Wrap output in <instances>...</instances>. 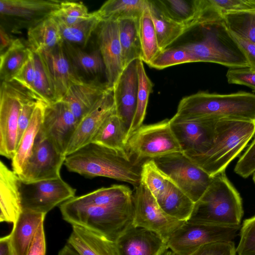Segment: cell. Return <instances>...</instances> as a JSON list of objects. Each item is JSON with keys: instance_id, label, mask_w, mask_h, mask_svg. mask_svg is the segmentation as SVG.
I'll use <instances>...</instances> for the list:
<instances>
[{"instance_id": "cell-19", "label": "cell", "mask_w": 255, "mask_h": 255, "mask_svg": "<svg viewBox=\"0 0 255 255\" xmlns=\"http://www.w3.org/2000/svg\"><path fill=\"white\" fill-rule=\"evenodd\" d=\"M98 28V49L105 65L106 82L113 89L124 69L118 21H102Z\"/></svg>"}, {"instance_id": "cell-36", "label": "cell", "mask_w": 255, "mask_h": 255, "mask_svg": "<svg viewBox=\"0 0 255 255\" xmlns=\"http://www.w3.org/2000/svg\"><path fill=\"white\" fill-rule=\"evenodd\" d=\"M138 30L142 50V60L147 65L161 51L148 5L138 18Z\"/></svg>"}, {"instance_id": "cell-28", "label": "cell", "mask_w": 255, "mask_h": 255, "mask_svg": "<svg viewBox=\"0 0 255 255\" xmlns=\"http://www.w3.org/2000/svg\"><path fill=\"white\" fill-rule=\"evenodd\" d=\"M45 104L38 101L29 124L24 131L12 159L13 171L18 175L31 155L36 137L39 131Z\"/></svg>"}, {"instance_id": "cell-10", "label": "cell", "mask_w": 255, "mask_h": 255, "mask_svg": "<svg viewBox=\"0 0 255 255\" xmlns=\"http://www.w3.org/2000/svg\"><path fill=\"white\" fill-rule=\"evenodd\" d=\"M159 168L196 203L210 185L212 177L183 152L153 159Z\"/></svg>"}, {"instance_id": "cell-31", "label": "cell", "mask_w": 255, "mask_h": 255, "mask_svg": "<svg viewBox=\"0 0 255 255\" xmlns=\"http://www.w3.org/2000/svg\"><path fill=\"white\" fill-rule=\"evenodd\" d=\"M137 20L138 18H127L118 21L124 68L135 60H142Z\"/></svg>"}, {"instance_id": "cell-32", "label": "cell", "mask_w": 255, "mask_h": 255, "mask_svg": "<svg viewBox=\"0 0 255 255\" xmlns=\"http://www.w3.org/2000/svg\"><path fill=\"white\" fill-rule=\"evenodd\" d=\"M32 54L27 43L16 38L10 47L0 55V81L12 80Z\"/></svg>"}, {"instance_id": "cell-44", "label": "cell", "mask_w": 255, "mask_h": 255, "mask_svg": "<svg viewBox=\"0 0 255 255\" xmlns=\"http://www.w3.org/2000/svg\"><path fill=\"white\" fill-rule=\"evenodd\" d=\"M238 255H255V215L245 219L240 228Z\"/></svg>"}, {"instance_id": "cell-39", "label": "cell", "mask_w": 255, "mask_h": 255, "mask_svg": "<svg viewBox=\"0 0 255 255\" xmlns=\"http://www.w3.org/2000/svg\"><path fill=\"white\" fill-rule=\"evenodd\" d=\"M137 73L138 86L135 112L128 132L127 141L130 135L142 125L145 117L150 94L152 91L153 84L147 75L143 61L138 60Z\"/></svg>"}, {"instance_id": "cell-21", "label": "cell", "mask_w": 255, "mask_h": 255, "mask_svg": "<svg viewBox=\"0 0 255 255\" xmlns=\"http://www.w3.org/2000/svg\"><path fill=\"white\" fill-rule=\"evenodd\" d=\"M118 255H162L167 242L156 233L133 225L115 242Z\"/></svg>"}, {"instance_id": "cell-45", "label": "cell", "mask_w": 255, "mask_h": 255, "mask_svg": "<svg viewBox=\"0 0 255 255\" xmlns=\"http://www.w3.org/2000/svg\"><path fill=\"white\" fill-rule=\"evenodd\" d=\"M222 14L232 12H255V0H210Z\"/></svg>"}, {"instance_id": "cell-48", "label": "cell", "mask_w": 255, "mask_h": 255, "mask_svg": "<svg viewBox=\"0 0 255 255\" xmlns=\"http://www.w3.org/2000/svg\"><path fill=\"white\" fill-rule=\"evenodd\" d=\"M234 242H224L203 245L190 255H236Z\"/></svg>"}, {"instance_id": "cell-56", "label": "cell", "mask_w": 255, "mask_h": 255, "mask_svg": "<svg viewBox=\"0 0 255 255\" xmlns=\"http://www.w3.org/2000/svg\"><path fill=\"white\" fill-rule=\"evenodd\" d=\"M162 255H178L171 251H167Z\"/></svg>"}, {"instance_id": "cell-13", "label": "cell", "mask_w": 255, "mask_h": 255, "mask_svg": "<svg viewBox=\"0 0 255 255\" xmlns=\"http://www.w3.org/2000/svg\"><path fill=\"white\" fill-rule=\"evenodd\" d=\"M219 119L204 117L179 119L173 117L170 126L182 152L188 157L205 153L212 146Z\"/></svg>"}, {"instance_id": "cell-8", "label": "cell", "mask_w": 255, "mask_h": 255, "mask_svg": "<svg viewBox=\"0 0 255 255\" xmlns=\"http://www.w3.org/2000/svg\"><path fill=\"white\" fill-rule=\"evenodd\" d=\"M31 99H35L15 81H1L0 154L7 158L12 159L16 152L18 122L22 105Z\"/></svg>"}, {"instance_id": "cell-2", "label": "cell", "mask_w": 255, "mask_h": 255, "mask_svg": "<svg viewBox=\"0 0 255 255\" xmlns=\"http://www.w3.org/2000/svg\"><path fill=\"white\" fill-rule=\"evenodd\" d=\"M193 29L197 32L194 40L179 45L197 62L214 63L229 69L249 67L218 10Z\"/></svg>"}, {"instance_id": "cell-38", "label": "cell", "mask_w": 255, "mask_h": 255, "mask_svg": "<svg viewBox=\"0 0 255 255\" xmlns=\"http://www.w3.org/2000/svg\"><path fill=\"white\" fill-rule=\"evenodd\" d=\"M32 53L35 65V78L32 91L33 97L47 105L58 101L41 54L40 52Z\"/></svg>"}, {"instance_id": "cell-34", "label": "cell", "mask_w": 255, "mask_h": 255, "mask_svg": "<svg viewBox=\"0 0 255 255\" xmlns=\"http://www.w3.org/2000/svg\"><path fill=\"white\" fill-rule=\"evenodd\" d=\"M148 5V0H109L96 11L102 21L137 19Z\"/></svg>"}, {"instance_id": "cell-27", "label": "cell", "mask_w": 255, "mask_h": 255, "mask_svg": "<svg viewBox=\"0 0 255 255\" xmlns=\"http://www.w3.org/2000/svg\"><path fill=\"white\" fill-rule=\"evenodd\" d=\"M127 128L115 111L105 120L91 142L129 155L127 148Z\"/></svg>"}, {"instance_id": "cell-29", "label": "cell", "mask_w": 255, "mask_h": 255, "mask_svg": "<svg viewBox=\"0 0 255 255\" xmlns=\"http://www.w3.org/2000/svg\"><path fill=\"white\" fill-rule=\"evenodd\" d=\"M26 43L32 52L53 48L63 41L57 22L50 16L27 29Z\"/></svg>"}, {"instance_id": "cell-35", "label": "cell", "mask_w": 255, "mask_h": 255, "mask_svg": "<svg viewBox=\"0 0 255 255\" xmlns=\"http://www.w3.org/2000/svg\"><path fill=\"white\" fill-rule=\"evenodd\" d=\"M148 2L158 46L161 51L169 47L172 43L188 31L185 26L173 21L164 16L151 0H148Z\"/></svg>"}, {"instance_id": "cell-23", "label": "cell", "mask_w": 255, "mask_h": 255, "mask_svg": "<svg viewBox=\"0 0 255 255\" xmlns=\"http://www.w3.org/2000/svg\"><path fill=\"white\" fill-rule=\"evenodd\" d=\"M20 179L1 161L0 162V221L14 223L22 212Z\"/></svg>"}, {"instance_id": "cell-6", "label": "cell", "mask_w": 255, "mask_h": 255, "mask_svg": "<svg viewBox=\"0 0 255 255\" xmlns=\"http://www.w3.org/2000/svg\"><path fill=\"white\" fill-rule=\"evenodd\" d=\"M63 219L115 242L133 225V202L120 204L91 203L77 207L60 205Z\"/></svg>"}, {"instance_id": "cell-20", "label": "cell", "mask_w": 255, "mask_h": 255, "mask_svg": "<svg viewBox=\"0 0 255 255\" xmlns=\"http://www.w3.org/2000/svg\"><path fill=\"white\" fill-rule=\"evenodd\" d=\"M63 42L52 49L40 52L52 81L57 101L63 98L70 86L84 80L67 57Z\"/></svg>"}, {"instance_id": "cell-30", "label": "cell", "mask_w": 255, "mask_h": 255, "mask_svg": "<svg viewBox=\"0 0 255 255\" xmlns=\"http://www.w3.org/2000/svg\"><path fill=\"white\" fill-rule=\"evenodd\" d=\"M156 200L165 213L184 221L190 218L195 204L170 179L166 190Z\"/></svg>"}, {"instance_id": "cell-16", "label": "cell", "mask_w": 255, "mask_h": 255, "mask_svg": "<svg viewBox=\"0 0 255 255\" xmlns=\"http://www.w3.org/2000/svg\"><path fill=\"white\" fill-rule=\"evenodd\" d=\"M78 123L68 105L62 100L45 104L40 131L57 151L66 152Z\"/></svg>"}, {"instance_id": "cell-17", "label": "cell", "mask_w": 255, "mask_h": 255, "mask_svg": "<svg viewBox=\"0 0 255 255\" xmlns=\"http://www.w3.org/2000/svg\"><path fill=\"white\" fill-rule=\"evenodd\" d=\"M138 60L132 61L124 68L113 87L115 112L124 124L128 134L136 107Z\"/></svg>"}, {"instance_id": "cell-15", "label": "cell", "mask_w": 255, "mask_h": 255, "mask_svg": "<svg viewBox=\"0 0 255 255\" xmlns=\"http://www.w3.org/2000/svg\"><path fill=\"white\" fill-rule=\"evenodd\" d=\"M61 2L57 0H0V18L15 30L28 29L50 17Z\"/></svg>"}, {"instance_id": "cell-51", "label": "cell", "mask_w": 255, "mask_h": 255, "mask_svg": "<svg viewBox=\"0 0 255 255\" xmlns=\"http://www.w3.org/2000/svg\"><path fill=\"white\" fill-rule=\"evenodd\" d=\"M230 33L246 57L249 68L255 71V43Z\"/></svg>"}, {"instance_id": "cell-40", "label": "cell", "mask_w": 255, "mask_h": 255, "mask_svg": "<svg viewBox=\"0 0 255 255\" xmlns=\"http://www.w3.org/2000/svg\"><path fill=\"white\" fill-rule=\"evenodd\" d=\"M223 16L231 33L255 43V12L227 13Z\"/></svg>"}, {"instance_id": "cell-7", "label": "cell", "mask_w": 255, "mask_h": 255, "mask_svg": "<svg viewBox=\"0 0 255 255\" xmlns=\"http://www.w3.org/2000/svg\"><path fill=\"white\" fill-rule=\"evenodd\" d=\"M127 148L130 156L139 163L145 159L182 152L168 119L142 125L129 137Z\"/></svg>"}, {"instance_id": "cell-12", "label": "cell", "mask_w": 255, "mask_h": 255, "mask_svg": "<svg viewBox=\"0 0 255 255\" xmlns=\"http://www.w3.org/2000/svg\"><path fill=\"white\" fill-rule=\"evenodd\" d=\"M22 211L46 214L75 197L76 190L61 177L26 183L20 181Z\"/></svg>"}, {"instance_id": "cell-42", "label": "cell", "mask_w": 255, "mask_h": 255, "mask_svg": "<svg viewBox=\"0 0 255 255\" xmlns=\"http://www.w3.org/2000/svg\"><path fill=\"white\" fill-rule=\"evenodd\" d=\"M91 13L82 2L65 0L61 1L59 8L50 16L59 25L70 26L86 19Z\"/></svg>"}, {"instance_id": "cell-50", "label": "cell", "mask_w": 255, "mask_h": 255, "mask_svg": "<svg viewBox=\"0 0 255 255\" xmlns=\"http://www.w3.org/2000/svg\"><path fill=\"white\" fill-rule=\"evenodd\" d=\"M34 78L35 65L32 53L31 57L26 62L12 80H14L18 83L27 90L32 95Z\"/></svg>"}, {"instance_id": "cell-37", "label": "cell", "mask_w": 255, "mask_h": 255, "mask_svg": "<svg viewBox=\"0 0 255 255\" xmlns=\"http://www.w3.org/2000/svg\"><path fill=\"white\" fill-rule=\"evenodd\" d=\"M102 20L97 11L91 12L86 19L70 26H59L62 40L79 47L85 46L93 32Z\"/></svg>"}, {"instance_id": "cell-1", "label": "cell", "mask_w": 255, "mask_h": 255, "mask_svg": "<svg viewBox=\"0 0 255 255\" xmlns=\"http://www.w3.org/2000/svg\"><path fill=\"white\" fill-rule=\"evenodd\" d=\"M64 164L69 171L88 178L108 177L134 187L140 183L142 163L128 155L94 142L66 156Z\"/></svg>"}, {"instance_id": "cell-24", "label": "cell", "mask_w": 255, "mask_h": 255, "mask_svg": "<svg viewBox=\"0 0 255 255\" xmlns=\"http://www.w3.org/2000/svg\"><path fill=\"white\" fill-rule=\"evenodd\" d=\"M67 243L79 255H118L115 242L78 226H72Z\"/></svg>"}, {"instance_id": "cell-11", "label": "cell", "mask_w": 255, "mask_h": 255, "mask_svg": "<svg viewBox=\"0 0 255 255\" xmlns=\"http://www.w3.org/2000/svg\"><path fill=\"white\" fill-rule=\"evenodd\" d=\"M133 195V225L150 230L167 242L185 221L165 213L148 188L141 182L134 187Z\"/></svg>"}, {"instance_id": "cell-5", "label": "cell", "mask_w": 255, "mask_h": 255, "mask_svg": "<svg viewBox=\"0 0 255 255\" xmlns=\"http://www.w3.org/2000/svg\"><path fill=\"white\" fill-rule=\"evenodd\" d=\"M173 117L255 121V94L243 91L229 94L199 92L183 98Z\"/></svg>"}, {"instance_id": "cell-22", "label": "cell", "mask_w": 255, "mask_h": 255, "mask_svg": "<svg viewBox=\"0 0 255 255\" xmlns=\"http://www.w3.org/2000/svg\"><path fill=\"white\" fill-rule=\"evenodd\" d=\"M110 89L106 82L98 78L74 84L61 100L68 105L78 121L91 110L97 101Z\"/></svg>"}, {"instance_id": "cell-26", "label": "cell", "mask_w": 255, "mask_h": 255, "mask_svg": "<svg viewBox=\"0 0 255 255\" xmlns=\"http://www.w3.org/2000/svg\"><path fill=\"white\" fill-rule=\"evenodd\" d=\"M46 214L22 211L10 232L13 255H26L37 230Z\"/></svg>"}, {"instance_id": "cell-43", "label": "cell", "mask_w": 255, "mask_h": 255, "mask_svg": "<svg viewBox=\"0 0 255 255\" xmlns=\"http://www.w3.org/2000/svg\"><path fill=\"white\" fill-rule=\"evenodd\" d=\"M197 62L191 53L178 45L160 51L148 65L160 70L176 65Z\"/></svg>"}, {"instance_id": "cell-49", "label": "cell", "mask_w": 255, "mask_h": 255, "mask_svg": "<svg viewBox=\"0 0 255 255\" xmlns=\"http://www.w3.org/2000/svg\"><path fill=\"white\" fill-rule=\"evenodd\" d=\"M37 101L35 99H31L24 102L22 105L18 122L16 149L24 131L29 124Z\"/></svg>"}, {"instance_id": "cell-54", "label": "cell", "mask_w": 255, "mask_h": 255, "mask_svg": "<svg viewBox=\"0 0 255 255\" xmlns=\"http://www.w3.org/2000/svg\"><path fill=\"white\" fill-rule=\"evenodd\" d=\"M0 255H13L10 234L0 239Z\"/></svg>"}, {"instance_id": "cell-3", "label": "cell", "mask_w": 255, "mask_h": 255, "mask_svg": "<svg viewBox=\"0 0 255 255\" xmlns=\"http://www.w3.org/2000/svg\"><path fill=\"white\" fill-rule=\"evenodd\" d=\"M255 134V121L219 119L211 148L203 154L188 157L213 176L225 171L229 163L247 146Z\"/></svg>"}, {"instance_id": "cell-9", "label": "cell", "mask_w": 255, "mask_h": 255, "mask_svg": "<svg viewBox=\"0 0 255 255\" xmlns=\"http://www.w3.org/2000/svg\"><path fill=\"white\" fill-rule=\"evenodd\" d=\"M241 227L186 221L171 235L167 245L170 251L178 255H190L206 244L233 241Z\"/></svg>"}, {"instance_id": "cell-18", "label": "cell", "mask_w": 255, "mask_h": 255, "mask_svg": "<svg viewBox=\"0 0 255 255\" xmlns=\"http://www.w3.org/2000/svg\"><path fill=\"white\" fill-rule=\"evenodd\" d=\"M115 111L113 89H110L79 123L66 156L90 143L105 120Z\"/></svg>"}, {"instance_id": "cell-46", "label": "cell", "mask_w": 255, "mask_h": 255, "mask_svg": "<svg viewBox=\"0 0 255 255\" xmlns=\"http://www.w3.org/2000/svg\"><path fill=\"white\" fill-rule=\"evenodd\" d=\"M226 77L229 83L248 87L255 92V71L249 67L229 69Z\"/></svg>"}, {"instance_id": "cell-52", "label": "cell", "mask_w": 255, "mask_h": 255, "mask_svg": "<svg viewBox=\"0 0 255 255\" xmlns=\"http://www.w3.org/2000/svg\"><path fill=\"white\" fill-rule=\"evenodd\" d=\"M46 241L44 221L39 225L26 255H45Z\"/></svg>"}, {"instance_id": "cell-14", "label": "cell", "mask_w": 255, "mask_h": 255, "mask_svg": "<svg viewBox=\"0 0 255 255\" xmlns=\"http://www.w3.org/2000/svg\"><path fill=\"white\" fill-rule=\"evenodd\" d=\"M65 158L39 130L31 155L18 176L26 183L59 178Z\"/></svg>"}, {"instance_id": "cell-55", "label": "cell", "mask_w": 255, "mask_h": 255, "mask_svg": "<svg viewBox=\"0 0 255 255\" xmlns=\"http://www.w3.org/2000/svg\"><path fill=\"white\" fill-rule=\"evenodd\" d=\"M58 255H79L71 247L66 245L59 252Z\"/></svg>"}, {"instance_id": "cell-47", "label": "cell", "mask_w": 255, "mask_h": 255, "mask_svg": "<svg viewBox=\"0 0 255 255\" xmlns=\"http://www.w3.org/2000/svg\"><path fill=\"white\" fill-rule=\"evenodd\" d=\"M234 170L236 173L244 178L255 172V138L238 160Z\"/></svg>"}, {"instance_id": "cell-25", "label": "cell", "mask_w": 255, "mask_h": 255, "mask_svg": "<svg viewBox=\"0 0 255 255\" xmlns=\"http://www.w3.org/2000/svg\"><path fill=\"white\" fill-rule=\"evenodd\" d=\"M166 17L185 26L188 32L199 23L202 0H151Z\"/></svg>"}, {"instance_id": "cell-41", "label": "cell", "mask_w": 255, "mask_h": 255, "mask_svg": "<svg viewBox=\"0 0 255 255\" xmlns=\"http://www.w3.org/2000/svg\"><path fill=\"white\" fill-rule=\"evenodd\" d=\"M140 182L148 188L155 199L166 190L170 179L157 166L153 159H147L141 167Z\"/></svg>"}, {"instance_id": "cell-57", "label": "cell", "mask_w": 255, "mask_h": 255, "mask_svg": "<svg viewBox=\"0 0 255 255\" xmlns=\"http://www.w3.org/2000/svg\"><path fill=\"white\" fill-rule=\"evenodd\" d=\"M253 179L254 183H255V172L253 173Z\"/></svg>"}, {"instance_id": "cell-53", "label": "cell", "mask_w": 255, "mask_h": 255, "mask_svg": "<svg viewBox=\"0 0 255 255\" xmlns=\"http://www.w3.org/2000/svg\"><path fill=\"white\" fill-rule=\"evenodd\" d=\"M0 55H1L10 47L16 38H14L9 34L5 28L0 25Z\"/></svg>"}, {"instance_id": "cell-4", "label": "cell", "mask_w": 255, "mask_h": 255, "mask_svg": "<svg viewBox=\"0 0 255 255\" xmlns=\"http://www.w3.org/2000/svg\"><path fill=\"white\" fill-rule=\"evenodd\" d=\"M208 187L194 204L188 221L208 224L240 226L244 214L240 193L225 171L212 176Z\"/></svg>"}, {"instance_id": "cell-33", "label": "cell", "mask_w": 255, "mask_h": 255, "mask_svg": "<svg viewBox=\"0 0 255 255\" xmlns=\"http://www.w3.org/2000/svg\"><path fill=\"white\" fill-rule=\"evenodd\" d=\"M63 47L67 57L78 72L80 71L94 75L105 73V65L98 48L88 52L78 46L64 41Z\"/></svg>"}]
</instances>
